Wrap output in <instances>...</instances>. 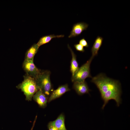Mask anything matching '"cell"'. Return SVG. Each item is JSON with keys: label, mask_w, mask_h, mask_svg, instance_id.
<instances>
[{"label": "cell", "mask_w": 130, "mask_h": 130, "mask_svg": "<svg viewBox=\"0 0 130 130\" xmlns=\"http://www.w3.org/2000/svg\"><path fill=\"white\" fill-rule=\"evenodd\" d=\"M91 81L94 83L98 89L104 102L102 107L103 109L109 100L113 99L119 106L121 104L122 93L121 84L119 81L107 77L100 73L92 77Z\"/></svg>", "instance_id": "1"}, {"label": "cell", "mask_w": 130, "mask_h": 130, "mask_svg": "<svg viewBox=\"0 0 130 130\" xmlns=\"http://www.w3.org/2000/svg\"><path fill=\"white\" fill-rule=\"evenodd\" d=\"M16 87L23 92L26 100L28 101H31L34 94L39 90L35 79L26 74L24 76L23 80Z\"/></svg>", "instance_id": "2"}, {"label": "cell", "mask_w": 130, "mask_h": 130, "mask_svg": "<svg viewBox=\"0 0 130 130\" xmlns=\"http://www.w3.org/2000/svg\"><path fill=\"white\" fill-rule=\"evenodd\" d=\"M50 74L51 72L49 71H42L40 74L35 79L39 89L48 98L53 90L50 79Z\"/></svg>", "instance_id": "3"}, {"label": "cell", "mask_w": 130, "mask_h": 130, "mask_svg": "<svg viewBox=\"0 0 130 130\" xmlns=\"http://www.w3.org/2000/svg\"><path fill=\"white\" fill-rule=\"evenodd\" d=\"M94 57L92 56L72 76L71 80L72 82H81L85 81L87 78H92L90 72V65Z\"/></svg>", "instance_id": "4"}, {"label": "cell", "mask_w": 130, "mask_h": 130, "mask_svg": "<svg viewBox=\"0 0 130 130\" xmlns=\"http://www.w3.org/2000/svg\"><path fill=\"white\" fill-rule=\"evenodd\" d=\"M33 61L24 60L22 64V68L26 74L35 79L40 74L42 70L36 67Z\"/></svg>", "instance_id": "5"}, {"label": "cell", "mask_w": 130, "mask_h": 130, "mask_svg": "<svg viewBox=\"0 0 130 130\" xmlns=\"http://www.w3.org/2000/svg\"><path fill=\"white\" fill-rule=\"evenodd\" d=\"M67 84L59 86L56 90H53L49 97L48 102H50L62 96L65 92L70 90Z\"/></svg>", "instance_id": "6"}, {"label": "cell", "mask_w": 130, "mask_h": 130, "mask_svg": "<svg viewBox=\"0 0 130 130\" xmlns=\"http://www.w3.org/2000/svg\"><path fill=\"white\" fill-rule=\"evenodd\" d=\"M89 25L84 22L77 23L73 25L69 38L74 37L80 35L85 30H86Z\"/></svg>", "instance_id": "7"}, {"label": "cell", "mask_w": 130, "mask_h": 130, "mask_svg": "<svg viewBox=\"0 0 130 130\" xmlns=\"http://www.w3.org/2000/svg\"><path fill=\"white\" fill-rule=\"evenodd\" d=\"M32 98L40 107L45 108L46 106L48 97L40 90H39L34 94Z\"/></svg>", "instance_id": "8"}, {"label": "cell", "mask_w": 130, "mask_h": 130, "mask_svg": "<svg viewBox=\"0 0 130 130\" xmlns=\"http://www.w3.org/2000/svg\"><path fill=\"white\" fill-rule=\"evenodd\" d=\"M73 85V88L76 93L80 95L89 93L90 90L85 81L75 82Z\"/></svg>", "instance_id": "9"}, {"label": "cell", "mask_w": 130, "mask_h": 130, "mask_svg": "<svg viewBox=\"0 0 130 130\" xmlns=\"http://www.w3.org/2000/svg\"><path fill=\"white\" fill-rule=\"evenodd\" d=\"M47 125L53 126L58 130H67L65 124V116L62 113L55 120L49 122Z\"/></svg>", "instance_id": "10"}, {"label": "cell", "mask_w": 130, "mask_h": 130, "mask_svg": "<svg viewBox=\"0 0 130 130\" xmlns=\"http://www.w3.org/2000/svg\"><path fill=\"white\" fill-rule=\"evenodd\" d=\"M67 46L72 55V59L71 61L70 71L72 73V76L78 69V64L77 60L76 55L68 44Z\"/></svg>", "instance_id": "11"}, {"label": "cell", "mask_w": 130, "mask_h": 130, "mask_svg": "<svg viewBox=\"0 0 130 130\" xmlns=\"http://www.w3.org/2000/svg\"><path fill=\"white\" fill-rule=\"evenodd\" d=\"M39 47L37 44L32 45L26 51L25 60L33 61L34 56L38 52Z\"/></svg>", "instance_id": "12"}, {"label": "cell", "mask_w": 130, "mask_h": 130, "mask_svg": "<svg viewBox=\"0 0 130 130\" xmlns=\"http://www.w3.org/2000/svg\"><path fill=\"white\" fill-rule=\"evenodd\" d=\"M103 40V38L99 36H98L96 39L91 49L92 57L94 58L98 55L99 50L102 44Z\"/></svg>", "instance_id": "13"}, {"label": "cell", "mask_w": 130, "mask_h": 130, "mask_svg": "<svg viewBox=\"0 0 130 130\" xmlns=\"http://www.w3.org/2000/svg\"><path fill=\"white\" fill-rule=\"evenodd\" d=\"M64 36V35H55L54 34L43 36L40 38L37 44L39 47L43 45L48 43L53 38H62Z\"/></svg>", "instance_id": "14"}, {"label": "cell", "mask_w": 130, "mask_h": 130, "mask_svg": "<svg viewBox=\"0 0 130 130\" xmlns=\"http://www.w3.org/2000/svg\"><path fill=\"white\" fill-rule=\"evenodd\" d=\"M74 46L76 50L79 52H83L85 51L84 47L79 44L74 45Z\"/></svg>", "instance_id": "15"}, {"label": "cell", "mask_w": 130, "mask_h": 130, "mask_svg": "<svg viewBox=\"0 0 130 130\" xmlns=\"http://www.w3.org/2000/svg\"><path fill=\"white\" fill-rule=\"evenodd\" d=\"M79 44L83 47H88L89 46L88 43L84 38H83L79 40Z\"/></svg>", "instance_id": "16"}, {"label": "cell", "mask_w": 130, "mask_h": 130, "mask_svg": "<svg viewBox=\"0 0 130 130\" xmlns=\"http://www.w3.org/2000/svg\"><path fill=\"white\" fill-rule=\"evenodd\" d=\"M47 126L49 130H58L56 128L53 126L47 125Z\"/></svg>", "instance_id": "17"}, {"label": "cell", "mask_w": 130, "mask_h": 130, "mask_svg": "<svg viewBox=\"0 0 130 130\" xmlns=\"http://www.w3.org/2000/svg\"><path fill=\"white\" fill-rule=\"evenodd\" d=\"M37 116H36L35 117L34 120L33 122V124H32V127L31 128V130H33V128L35 125V122H36L37 119Z\"/></svg>", "instance_id": "18"}]
</instances>
